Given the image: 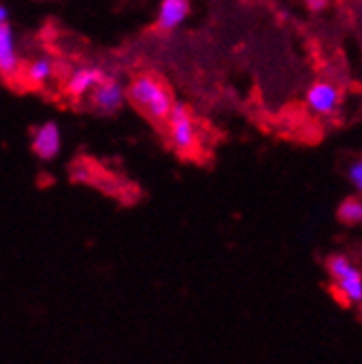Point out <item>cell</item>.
Here are the masks:
<instances>
[{"instance_id": "cell-11", "label": "cell", "mask_w": 362, "mask_h": 364, "mask_svg": "<svg viewBox=\"0 0 362 364\" xmlns=\"http://www.w3.org/2000/svg\"><path fill=\"white\" fill-rule=\"evenodd\" d=\"M338 220L345 225H362V196L345 198L338 205Z\"/></svg>"}, {"instance_id": "cell-9", "label": "cell", "mask_w": 362, "mask_h": 364, "mask_svg": "<svg viewBox=\"0 0 362 364\" xmlns=\"http://www.w3.org/2000/svg\"><path fill=\"white\" fill-rule=\"evenodd\" d=\"M189 11H191L189 0H160L156 11V27L165 33H171L187 23Z\"/></svg>"}, {"instance_id": "cell-10", "label": "cell", "mask_w": 362, "mask_h": 364, "mask_svg": "<svg viewBox=\"0 0 362 364\" xmlns=\"http://www.w3.org/2000/svg\"><path fill=\"white\" fill-rule=\"evenodd\" d=\"M58 74V65L56 60H53L51 56H47V53H41V56L31 58L23 71H21V78L27 87H36V89H43L47 87L53 78H56Z\"/></svg>"}, {"instance_id": "cell-8", "label": "cell", "mask_w": 362, "mask_h": 364, "mask_svg": "<svg viewBox=\"0 0 362 364\" xmlns=\"http://www.w3.org/2000/svg\"><path fill=\"white\" fill-rule=\"evenodd\" d=\"M63 149V132L58 122L45 120L38 127H33L31 132V151L41 160H53L58 158Z\"/></svg>"}, {"instance_id": "cell-2", "label": "cell", "mask_w": 362, "mask_h": 364, "mask_svg": "<svg viewBox=\"0 0 362 364\" xmlns=\"http://www.w3.org/2000/svg\"><path fill=\"white\" fill-rule=\"evenodd\" d=\"M327 273L334 291L345 304H362V269L345 253L327 258Z\"/></svg>"}, {"instance_id": "cell-1", "label": "cell", "mask_w": 362, "mask_h": 364, "mask_svg": "<svg viewBox=\"0 0 362 364\" xmlns=\"http://www.w3.org/2000/svg\"><path fill=\"white\" fill-rule=\"evenodd\" d=\"M127 96L138 112L151 122H165L176 105L165 80L156 74H149V71L138 74L127 82Z\"/></svg>"}, {"instance_id": "cell-7", "label": "cell", "mask_w": 362, "mask_h": 364, "mask_svg": "<svg viewBox=\"0 0 362 364\" xmlns=\"http://www.w3.org/2000/svg\"><path fill=\"white\" fill-rule=\"evenodd\" d=\"M23 71L18 36L11 23H0V78L16 80Z\"/></svg>"}, {"instance_id": "cell-12", "label": "cell", "mask_w": 362, "mask_h": 364, "mask_svg": "<svg viewBox=\"0 0 362 364\" xmlns=\"http://www.w3.org/2000/svg\"><path fill=\"white\" fill-rule=\"evenodd\" d=\"M347 180H349L351 189H353L358 196H362V158L353 160L351 165L347 167Z\"/></svg>"}, {"instance_id": "cell-3", "label": "cell", "mask_w": 362, "mask_h": 364, "mask_svg": "<svg viewBox=\"0 0 362 364\" xmlns=\"http://www.w3.org/2000/svg\"><path fill=\"white\" fill-rule=\"evenodd\" d=\"M167 127V140L171 144V149L180 156H191L201 149V127H198L196 118L191 112L176 102L169 118L165 120Z\"/></svg>"}, {"instance_id": "cell-13", "label": "cell", "mask_w": 362, "mask_h": 364, "mask_svg": "<svg viewBox=\"0 0 362 364\" xmlns=\"http://www.w3.org/2000/svg\"><path fill=\"white\" fill-rule=\"evenodd\" d=\"M304 5H307V9H309V11L320 14V11H324V9L329 7V0H304Z\"/></svg>"}, {"instance_id": "cell-6", "label": "cell", "mask_w": 362, "mask_h": 364, "mask_svg": "<svg viewBox=\"0 0 362 364\" xmlns=\"http://www.w3.org/2000/svg\"><path fill=\"white\" fill-rule=\"evenodd\" d=\"M110 76L98 65H78L67 74L65 78V94L71 100H89L96 87Z\"/></svg>"}, {"instance_id": "cell-5", "label": "cell", "mask_w": 362, "mask_h": 364, "mask_svg": "<svg viewBox=\"0 0 362 364\" xmlns=\"http://www.w3.org/2000/svg\"><path fill=\"white\" fill-rule=\"evenodd\" d=\"M129 102V96H127V85L116 78V76H107L92 96H89V105L96 114L100 116H114L120 109Z\"/></svg>"}, {"instance_id": "cell-4", "label": "cell", "mask_w": 362, "mask_h": 364, "mask_svg": "<svg viewBox=\"0 0 362 364\" xmlns=\"http://www.w3.org/2000/svg\"><path fill=\"white\" fill-rule=\"evenodd\" d=\"M304 105L309 109V114L318 118H331L340 112L342 89L334 80H316L307 89Z\"/></svg>"}, {"instance_id": "cell-14", "label": "cell", "mask_w": 362, "mask_h": 364, "mask_svg": "<svg viewBox=\"0 0 362 364\" xmlns=\"http://www.w3.org/2000/svg\"><path fill=\"white\" fill-rule=\"evenodd\" d=\"M9 18H11V11H9V7L0 3V23H9Z\"/></svg>"}]
</instances>
